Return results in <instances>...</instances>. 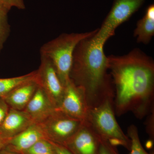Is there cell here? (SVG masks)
<instances>
[{
  "label": "cell",
  "mask_w": 154,
  "mask_h": 154,
  "mask_svg": "<svg viewBox=\"0 0 154 154\" xmlns=\"http://www.w3.org/2000/svg\"></svg>",
  "instance_id": "obj_27"
},
{
  "label": "cell",
  "mask_w": 154,
  "mask_h": 154,
  "mask_svg": "<svg viewBox=\"0 0 154 154\" xmlns=\"http://www.w3.org/2000/svg\"><path fill=\"white\" fill-rule=\"evenodd\" d=\"M0 154H21L6 147L0 150Z\"/></svg>",
  "instance_id": "obj_26"
},
{
  "label": "cell",
  "mask_w": 154,
  "mask_h": 154,
  "mask_svg": "<svg viewBox=\"0 0 154 154\" xmlns=\"http://www.w3.org/2000/svg\"><path fill=\"white\" fill-rule=\"evenodd\" d=\"M10 109V107L5 100L0 98V126L5 118Z\"/></svg>",
  "instance_id": "obj_21"
},
{
  "label": "cell",
  "mask_w": 154,
  "mask_h": 154,
  "mask_svg": "<svg viewBox=\"0 0 154 154\" xmlns=\"http://www.w3.org/2000/svg\"><path fill=\"white\" fill-rule=\"evenodd\" d=\"M9 11L8 9L0 5V52L11 32V27L8 20Z\"/></svg>",
  "instance_id": "obj_16"
},
{
  "label": "cell",
  "mask_w": 154,
  "mask_h": 154,
  "mask_svg": "<svg viewBox=\"0 0 154 154\" xmlns=\"http://www.w3.org/2000/svg\"><path fill=\"white\" fill-rule=\"evenodd\" d=\"M127 136L131 142L129 154H154L147 152L141 143L137 127L131 125L128 127Z\"/></svg>",
  "instance_id": "obj_17"
},
{
  "label": "cell",
  "mask_w": 154,
  "mask_h": 154,
  "mask_svg": "<svg viewBox=\"0 0 154 154\" xmlns=\"http://www.w3.org/2000/svg\"><path fill=\"white\" fill-rule=\"evenodd\" d=\"M90 109L84 91L70 80L65 86L63 97L55 110L85 121Z\"/></svg>",
  "instance_id": "obj_8"
},
{
  "label": "cell",
  "mask_w": 154,
  "mask_h": 154,
  "mask_svg": "<svg viewBox=\"0 0 154 154\" xmlns=\"http://www.w3.org/2000/svg\"><path fill=\"white\" fill-rule=\"evenodd\" d=\"M34 122L24 110L10 108L0 126V134L9 140L19 134Z\"/></svg>",
  "instance_id": "obj_11"
},
{
  "label": "cell",
  "mask_w": 154,
  "mask_h": 154,
  "mask_svg": "<svg viewBox=\"0 0 154 154\" xmlns=\"http://www.w3.org/2000/svg\"><path fill=\"white\" fill-rule=\"evenodd\" d=\"M115 115L113 99H107L97 106L90 108L85 121L102 139L112 145L122 146L130 151V139L119 125Z\"/></svg>",
  "instance_id": "obj_4"
},
{
  "label": "cell",
  "mask_w": 154,
  "mask_h": 154,
  "mask_svg": "<svg viewBox=\"0 0 154 154\" xmlns=\"http://www.w3.org/2000/svg\"><path fill=\"white\" fill-rule=\"evenodd\" d=\"M154 110L151 112L149 119H148L146 130L148 133L150 137L152 140L154 139Z\"/></svg>",
  "instance_id": "obj_22"
},
{
  "label": "cell",
  "mask_w": 154,
  "mask_h": 154,
  "mask_svg": "<svg viewBox=\"0 0 154 154\" xmlns=\"http://www.w3.org/2000/svg\"><path fill=\"white\" fill-rule=\"evenodd\" d=\"M22 154H57L51 142L47 139H42Z\"/></svg>",
  "instance_id": "obj_18"
},
{
  "label": "cell",
  "mask_w": 154,
  "mask_h": 154,
  "mask_svg": "<svg viewBox=\"0 0 154 154\" xmlns=\"http://www.w3.org/2000/svg\"><path fill=\"white\" fill-rule=\"evenodd\" d=\"M92 36L77 45L69 74L72 82L84 91L90 108L106 99H113L114 96L112 79L107 73L104 45L94 41Z\"/></svg>",
  "instance_id": "obj_2"
},
{
  "label": "cell",
  "mask_w": 154,
  "mask_h": 154,
  "mask_svg": "<svg viewBox=\"0 0 154 154\" xmlns=\"http://www.w3.org/2000/svg\"><path fill=\"white\" fill-rule=\"evenodd\" d=\"M101 138L87 121L63 146L72 154H98Z\"/></svg>",
  "instance_id": "obj_9"
},
{
  "label": "cell",
  "mask_w": 154,
  "mask_h": 154,
  "mask_svg": "<svg viewBox=\"0 0 154 154\" xmlns=\"http://www.w3.org/2000/svg\"><path fill=\"white\" fill-rule=\"evenodd\" d=\"M51 143L54 146L57 154H72L64 146L54 143L52 142Z\"/></svg>",
  "instance_id": "obj_23"
},
{
  "label": "cell",
  "mask_w": 154,
  "mask_h": 154,
  "mask_svg": "<svg viewBox=\"0 0 154 154\" xmlns=\"http://www.w3.org/2000/svg\"><path fill=\"white\" fill-rule=\"evenodd\" d=\"M145 16L151 19H154V6L153 4L149 6L146 11Z\"/></svg>",
  "instance_id": "obj_24"
},
{
  "label": "cell",
  "mask_w": 154,
  "mask_h": 154,
  "mask_svg": "<svg viewBox=\"0 0 154 154\" xmlns=\"http://www.w3.org/2000/svg\"><path fill=\"white\" fill-rule=\"evenodd\" d=\"M55 108L47 95L38 86L36 92L24 110L34 123H40L54 111Z\"/></svg>",
  "instance_id": "obj_10"
},
{
  "label": "cell",
  "mask_w": 154,
  "mask_h": 154,
  "mask_svg": "<svg viewBox=\"0 0 154 154\" xmlns=\"http://www.w3.org/2000/svg\"><path fill=\"white\" fill-rule=\"evenodd\" d=\"M0 5L5 7L10 11L13 7L20 10H24L25 8L24 0H0Z\"/></svg>",
  "instance_id": "obj_20"
},
{
  "label": "cell",
  "mask_w": 154,
  "mask_h": 154,
  "mask_svg": "<svg viewBox=\"0 0 154 154\" xmlns=\"http://www.w3.org/2000/svg\"><path fill=\"white\" fill-rule=\"evenodd\" d=\"M84 122L55 110L49 117L38 124L48 140L64 146L79 130Z\"/></svg>",
  "instance_id": "obj_6"
},
{
  "label": "cell",
  "mask_w": 154,
  "mask_h": 154,
  "mask_svg": "<svg viewBox=\"0 0 154 154\" xmlns=\"http://www.w3.org/2000/svg\"><path fill=\"white\" fill-rule=\"evenodd\" d=\"M9 140L5 138L0 134V150L5 148Z\"/></svg>",
  "instance_id": "obj_25"
},
{
  "label": "cell",
  "mask_w": 154,
  "mask_h": 154,
  "mask_svg": "<svg viewBox=\"0 0 154 154\" xmlns=\"http://www.w3.org/2000/svg\"><path fill=\"white\" fill-rule=\"evenodd\" d=\"M36 72L35 81L56 109L63 97L65 87L61 82L53 64L49 59L41 56L40 66Z\"/></svg>",
  "instance_id": "obj_7"
},
{
  "label": "cell",
  "mask_w": 154,
  "mask_h": 154,
  "mask_svg": "<svg viewBox=\"0 0 154 154\" xmlns=\"http://www.w3.org/2000/svg\"><path fill=\"white\" fill-rule=\"evenodd\" d=\"M38 87V84L35 80L28 81L12 90L3 99L10 108L17 110H24Z\"/></svg>",
  "instance_id": "obj_13"
},
{
  "label": "cell",
  "mask_w": 154,
  "mask_h": 154,
  "mask_svg": "<svg viewBox=\"0 0 154 154\" xmlns=\"http://www.w3.org/2000/svg\"><path fill=\"white\" fill-rule=\"evenodd\" d=\"M134 35L136 37L137 42L149 44L154 35V19L145 15L138 21Z\"/></svg>",
  "instance_id": "obj_14"
},
{
  "label": "cell",
  "mask_w": 154,
  "mask_h": 154,
  "mask_svg": "<svg viewBox=\"0 0 154 154\" xmlns=\"http://www.w3.org/2000/svg\"><path fill=\"white\" fill-rule=\"evenodd\" d=\"M114 87L113 108L118 116L131 112L143 118L154 110V63L138 48L121 56L107 57Z\"/></svg>",
  "instance_id": "obj_1"
},
{
  "label": "cell",
  "mask_w": 154,
  "mask_h": 154,
  "mask_svg": "<svg viewBox=\"0 0 154 154\" xmlns=\"http://www.w3.org/2000/svg\"><path fill=\"white\" fill-rule=\"evenodd\" d=\"M98 154H120L116 146L110 144L108 141L101 138V143Z\"/></svg>",
  "instance_id": "obj_19"
},
{
  "label": "cell",
  "mask_w": 154,
  "mask_h": 154,
  "mask_svg": "<svg viewBox=\"0 0 154 154\" xmlns=\"http://www.w3.org/2000/svg\"><path fill=\"white\" fill-rule=\"evenodd\" d=\"M145 0H114L111 10L101 28L92 37L96 42L105 45L115 34L116 28L128 21L138 10Z\"/></svg>",
  "instance_id": "obj_5"
},
{
  "label": "cell",
  "mask_w": 154,
  "mask_h": 154,
  "mask_svg": "<svg viewBox=\"0 0 154 154\" xmlns=\"http://www.w3.org/2000/svg\"><path fill=\"white\" fill-rule=\"evenodd\" d=\"M98 29L85 33H62L42 46L40 55L51 61L64 87L70 80L73 55L77 45L83 39L94 36Z\"/></svg>",
  "instance_id": "obj_3"
},
{
  "label": "cell",
  "mask_w": 154,
  "mask_h": 154,
  "mask_svg": "<svg viewBox=\"0 0 154 154\" xmlns=\"http://www.w3.org/2000/svg\"><path fill=\"white\" fill-rule=\"evenodd\" d=\"M42 139L47 138L41 125L38 123H33L25 130L9 139L6 147L23 154Z\"/></svg>",
  "instance_id": "obj_12"
},
{
  "label": "cell",
  "mask_w": 154,
  "mask_h": 154,
  "mask_svg": "<svg viewBox=\"0 0 154 154\" xmlns=\"http://www.w3.org/2000/svg\"><path fill=\"white\" fill-rule=\"evenodd\" d=\"M36 70L20 76L0 79V98L3 99L10 92L23 83L35 80Z\"/></svg>",
  "instance_id": "obj_15"
}]
</instances>
